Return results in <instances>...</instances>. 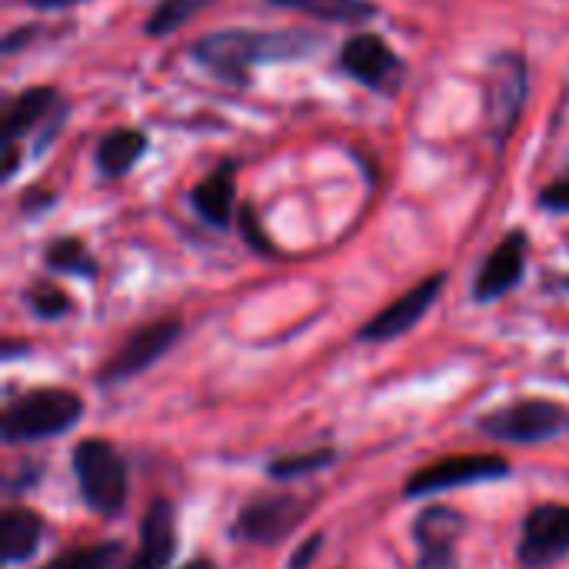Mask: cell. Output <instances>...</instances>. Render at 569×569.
<instances>
[{"label": "cell", "instance_id": "cell-20", "mask_svg": "<svg viewBox=\"0 0 569 569\" xmlns=\"http://www.w3.org/2000/svg\"><path fill=\"white\" fill-rule=\"evenodd\" d=\"M43 263L53 273L83 277V280H93L100 273V263L93 260V253L87 250V243L80 237H57L53 243H47Z\"/></svg>", "mask_w": 569, "mask_h": 569}, {"label": "cell", "instance_id": "cell-26", "mask_svg": "<svg viewBox=\"0 0 569 569\" xmlns=\"http://www.w3.org/2000/svg\"><path fill=\"white\" fill-rule=\"evenodd\" d=\"M543 210L550 213H569V177L563 180H553L540 190V200H537Z\"/></svg>", "mask_w": 569, "mask_h": 569}, {"label": "cell", "instance_id": "cell-29", "mask_svg": "<svg viewBox=\"0 0 569 569\" xmlns=\"http://www.w3.org/2000/svg\"><path fill=\"white\" fill-rule=\"evenodd\" d=\"M33 33H37V23H27V27H20V30H10V33L3 37V53H17L20 43H27Z\"/></svg>", "mask_w": 569, "mask_h": 569}, {"label": "cell", "instance_id": "cell-16", "mask_svg": "<svg viewBox=\"0 0 569 569\" xmlns=\"http://www.w3.org/2000/svg\"><path fill=\"white\" fill-rule=\"evenodd\" d=\"M233 173H237V163L233 160H223L220 167H213L193 190H190V207L193 213L217 227V230H227L233 223V213H237V183H233Z\"/></svg>", "mask_w": 569, "mask_h": 569}, {"label": "cell", "instance_id": "cell-15", "mask_svg": "<svg viewBox=\"0 0 569 569\" xmlns=\"http://www.w3.org/2000/svg\"><path fill=\"white\" fill-rule=\"evenodd\" d=\"M177 553V510L157 497L140 520V547L123 569H167Z\"/></svg>", "mask_w": 569, "mask_h": 569}, {"label": "cell", "instance_id": "cell-23", "mask_svg": "<svg viewBox=\"0 0 569 569\" xmlns=\"http://www.w3.org/2000/svg\"><path fill=\"white\" fill-rule=\"evenodd\" d=\"M210 3H217V0H160L157 10L147 17L143 33L147 37H167V33L180 30L187 20H193L200 10H207Z\"/></svg>", "mask_w": 569, "mask_h": 569}, {"label": "cell", "instance_id": "cell-13", "mask_svg": "<svg viewBox=\"0 0 569 569\" xmlns=\"http://www.w3.org/2000/svg\"><path fill=\"white\" fill-rule=\"evenodd\" d=\"M527 250H530L527 233L510 230L490 250V257L480 263V270L473 277V300L477 303H493V300L507 297L510 290H517L523 273H527Z\"/></svg>", "mask_w": 569, "mask_h": 569}, {"label": "cell", "instance_id": "cell-18", "mask_svg": "<svg viewBox=\"0 0 569 569\" xmlns=\"http://www.w3.org/2000/svg\"><path fill=\"white\" fill-rule=\"evenodd\" d=\"M147 147H150V140H147L143 130H137V127H117L107 137H100V143H97V157H93L97 160V170L103 177H110V180H120V177H127L140 163V157L147 153Z\"/></svg>", "mask_w": 569, "mask_h": 569}, {"label": "cell", "instance_id": "cell-3", "mask_svg": "<svg viewBox=\"0 0 569 569\" xmlns=\"http://www.w3.org/2000/svg\"><path fill=\"white\" fill-rule=\"evenodd\" d=\"M73 477L87 510L107 520L123 513L130 480H127V463L110 440L103 437L80 440L73 447Z\"/></svg>", "mask_w": 569, "mask_h": 569}, {"label": "cell", "instance_id": "cell-11", "mask_svg": "<svg viewBox=\"0 0 569 569\" xmlns=\"http://www.w3.org/2000/svg\"><path fill=\"white\" fill-rule=\"evenodd\" d=\"M443 283H447V273H430L427 280H420L413 290H407L400 300H393L390 307H383L377 317H370L357 340L363 343H387V340H397L403 333H410L427 313L430 307L437 303V297L443 293Z\"/></svg>", "mask_w": 569, "mask_h": 569}, {"label": "cell", "instance_id": "cell-30", "mask_svg": "<svg viewBox=\"0 0 569 569\" xmlns=\"http://www.w3.org/2000/svg\"><path fill=\"white\" fill-rule=\"evenodd\" d=\"M20 170V150L17 143H3V180H13Z\"/></svg>", "mask_w": 569, "mask_h": 569}, {"label": "cell", "instance_id": "cell-31", "mask_svg": "<svg viewBox=\"0 0 569 569\" xmlns=\"http://www.w3.org/2000/svg\"><path fill=\"white\" fill-rule=\"evenodd\" d=\"M27 7H37V10H63V7H77L83 0H23Z\"/></svg>", "mask_w": 569, "mask_h": 569}, {"label": "cell", "instance_id": "cell-1", "mask_svg": "<svg viewBox=\"0 0 569 569\" xmlns=\"http://www.w3.org/2000/svg\"><path fill=\"white\" fill-rule=\"evenodd\" d=\"M323 47V37L310 30H213L187 47L190 60L200 63L213 80L230 87H250V77L263 63L307 60Z\"/></svg>", "mask_w": 569, "mask_h": 569}, {"label": "cell", "instance_id": "cell-21", "mask_svg": "<svg viewBox=\"0 0 569 569\" xmlns=\"http://www.w3.org/2000/svg\"><path fill=\"white\" fill-rule=\"evenodd\" d=\"M123 557H127V547L120 540H110V543H93V547H73L40 569H117Z\"/></svg>", "mask_w": 569, "mask_h": 569}, {"label": "cell", "instance_id": "cell-19", "mask_svg": "<svg viewBox=\"0 0 569 569\" xmlns=\"http://www.w3.org/2000/svg\"><path fill=\"white\" fill-rule=\"evenodd\" d=\"M270 7L300 10L323 23H367L380 13L373 0H267Z\"/></svg>", "mask_w": 569, "mask_h": 569}, {"label": "cell", "instance_id": "cell-17", "mask_svg": "<svg viewBox=\"0 0 569 569\" xmlns=\"http://www.w3.org/2000/svg\"><path fill=\"white\" fill-rule=\"evenodd\" d=\"M43 540V520L40 513L27 507H10L0 517V553L7 567L27 563Z\"/></svg>", "mask_w": 569, "mask_h": 569}, {"label": "cell", "instance_id": "cell-5", "mask_svg": "<svg viewBox=\"0 0 569 569\" xmlns=\"http://www.w3.org/2000/svg\"><path fill=\"white\" fill-rule=\"evenodd\" d=\"M477 427H480V433H487L490 440H500V443H517V447L550 443L553 437L569 430V410L557 400L530 397V400H517L510 407L487 413Z\"/></svg>", "mask_w": 569, "mask_h": 569}, {"label": "cell", "instance_id": "cell-14", "mask_svg": "<svg viewBox=\"0 0 569 569\" xmlns=\"http://www.w3.org/2000/svg\"><path fill=\"white\" fill-rule=\"evenodd\" d=\"M63 117H67V107L60 103L57 87H27L7 107V117H3V143H17V140L30 137L40 127L50 130V133H57Z\"/></svg>", "mask_w": 569, "mask_h": 569}, {"label": "cell", "instance_id": "cell-6", "mask_svg": "<svg viewBox=\"0 0 569 569\" xmlns=\"http://www.w3.org/2000/svg\"><path fill=\"white\" fill-rule=\"evenodd\" d=\"M180 333H183V323L177 317H160L140 330H133L123 340V347L97 370V383L100 387H120V383L147 373L160 357H167L173 350Z\"/></svg>", "mask_w": 569, "mask_h": 569}, {"label": "cell", "instance_id": "cell-12", "mask_svg": "<svg viewBox=\"0 0 569 569\" xmlns=\"http://www.w3.org/2000/svg\"><path fill=\"white\" fill-rule=\"evenodd\" d=\"M467 530V517L453 507H427L413 520L417 540V569H460L457 547Z\"/></svg>", "mask_w": 569, "mask_h": 569}, {"label": "cell", "instance_id": "cell-4", "mask_svg": "<svg viewBox=\"0 0 569 569\" xmlns=\"http://www.w3.org/2000/svg\"><path fill=\"white\" fill-rule=\"evenodd\" d=\"M483 93H487V130H490L493 143L503 147L513 137V130L527 110V97H530V67H527L523 53L500 50L487 63Z\"/></svg>", "mask_w": 569, "mask_h": 569}, {"label": "cell", "instance_id": "cell-10", "mask_svg": "<svg viewBox=\"0 0 569 569\" xmlns=\"http://www.w3.org/2000/svg\"><path fill=\"white\" fill-rule=\"evenodd\" d=\"M340 67L377 93H397L403 87V60L380 33H353L340 47Z\"/></svg>", "mask_w": 569, "mask_h": 569}, {"label": "cell", "instance_id": "cell-34", "mask_svg": "<svg viewBox=\"0 0 569 569\" xmlns=\"http://www.w3.org/2000/svg\"><path fill=\"white\" fill-rule=\"evenodd\" d=\"M560 287H563V290H569V277H560Z\"/></svg>", "mask_w": 569, "mask_h": 569}, {"label": "cell", "instance_id": "cell-28", "mask_svg": "<svg viewBox=\"0 0 569 569\" xmlns=\"http://www.w3.org/2000/svg\"><path fill=\"white\" fill-rule=\"evenodd\" d=\"M323 550V533H313V537H307L297 550H293V557H290V569H307L313 560H317V553Z\"/></svg>", "mask_w": 569, "mask_h": 569}, {"label": "cell", "instance_id": "cell-24", "mask_svg": "<svg viewBox=\"0 0 569 569\" xmlns=\"http://www.w3.org/2000/svg\"><path fill=\"white\" fill-rule=\"evenodd\" d=\"M23 303L30 307V313L37 320H60V317H67L73 310V300L60 287H53V283H33L23 293Z\"/></svg>", "mask_w": 569, "mask_h": 569}, {"label": "cell", "instance_id": "cell-33", "mask_svg": "<svg viewBox=\"0 0 569 569\" xmlns=\"http://www.w3.org/2000/svg\"><path fill=\"white\" fill-rule=\"evenodd\" d=\"M180 569H217L210 560H190L187 567H180Z\"/></svg>", "mask_w": 569, "mask_h": 569}, {"label": "cell", "instance_id": "cell-2", "mask_svg": "<svg viewBox=\"0 0 569 569\" xmlns=\"http://www.w3.org/2000/svg\"><path fill=\"white\" fill-rule=\"evenodd\" d=\"M83 420V400L63 387H37L13 397L3 410L7 443H37L70 433Z\"/></svg>", "mask_w": 569, "mask_h": 569}, {"label": "cell", "instance_id": "cell-25", "mask_svg": "<svg viewBox=\"0 0 569 569\" xmlns=\"http://www.w3.org/2000/svg\"><path fill=\"white\" fill-rule=\"evenodd\" d=\"M240 237L257 250V253H267V257H273L277 250H273V243H270V237L263 233V227H260V220H257V213H253V207L250 203H243L240 207Z\"/></svg>", "mask_w": 569, "mask_h": 569}, {"label": "cell", "instance_id": "cell-7", "mask_svg": "<svg viewBox=\"0 0 569 569\" xmlns=\"http://www.w3.org/2000/svg\"><path fill=\"white\" fill-rule=\"evenodd\" d=\"M510 473H513V467L507 463V457H497V453H460V457H447V460H437V463L417 470L407 480L403 497L407 500H420V497L457 490V487H470V483L507 480Z\"/></svg>", "mask_w": 569, "mask_h": 569}, {"label": "cell", "instance_id": "cell-27", "mask_svg": "<svg viewBox=\"0 0 569 569\" xmlns=\"http://www.w3.org/2000/svg\"><path fill=\"white\" fill-rule=\"evenodd\" d=\"M57 203V193L47 190V187H30L23 197H20V213L23 217H40L43 210H50Z\"/></svg>", "mask_w": 569, "mask_h": 569}, {"label": "cell", "instance_id": "cell-9", "mask_svg": "<svg viewBox=\"0 0 569 569\" xmlns=\"http://www.w3.org/2000/svg\"><path fill=\"white\" fill-rule=\"evenodd\" d=\"M569 557V507L540 503L523 517L517 560L523 569H550Z\"/></svg>", "mask_w": 569, "mask_h": 569}, {"label": "cell", "instance_id": "cell-22", "mask_svg": "<svg viewBox=\"0 0 569 569\" xmlns=\"http://www.w3.org/2000/svg\"><path fill=\"white\" fill-rule=\"evenodd\" d=\"M333 460H337V450L333 447H320V450H307V453H290V457H273L267 463V477L277 480V483L300 480V477H310V473L327 470Z\"/></svg>", "mask_w": 569, "mask_h": 569}, {"label": "cell", "instance_id": "cell-32", "mask_svg": "<svg viewBox=\"0 0 569 569\" xmlns=\"http://www.w3.org/2000/svg\"><path fill=\"white\" fill-rule=\"evenodd\" d=\"M20 350H30L27 343H13V340H7V347H3V360H10L13 353H20Z\"/></svg>", "mask_w": 569, "mask_h": 569}, {"label": "cell", "instance_id": "cell-8", "mask_svg": "<svg viewBox=\"0 0 569 569\" xmlns=\"http://www.w3.org/2000/svg\"><path fill=\"white\" fill-rule=\"evenodd\" d=\"M310 500H300L293 493H273V497H257L250 500L233 523V537L243 543H257V547H273L280 540H287L303 517L310 513Z\"/></svg>", "mask_w": 569, "mask_h": 569}]
</instances>
